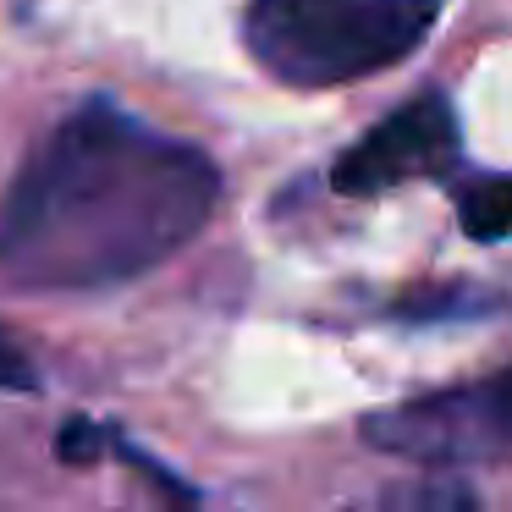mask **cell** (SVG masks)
I'll return each instance as SVG.
<instances>
[{"label": "cell", "instance_id": "7", "mask_svg": "<svg viewBox=\"0 0 512 512\" xmlns=\"http://www.w3.org/2000/svg\"><path fill=\"white\" fill-rule=\"evenodd\" d=\"M0 391H39V375L28 364V353L0 331Z\"/></svg>", "mask_w": 512, "mask_h": 512}, {"label": "cell", "instance_id": "6", "mask_svg": "<svg viewBox=\"0 0 512 512\" xmlns=\"http://www.w3.org/2000/svg\"><path fill=\"white\" fill-rule=\"evenodd\" d=\"M56 452L67 457V463H94V457L105 452V435L94 430L89 419H72V424H61V435H56Z\"/></svg>", "mask_w": 512, "mask_h": 512}, {"label": "cell", "instance_id": "2", "mask_svg": "<svg viewBox=\"0 0 512 512\" xmlns=\"http://www.w3.org/2000/svg\"><path fill=\"white\" fill-rule=\"evenodd\" d=\"M441 0H248L243 45L276 83L331 89L408 61Z\"/></svg>", "mask_w": 512, "mask_h": 512}, {"label": "cell", "instance_id": "1", "mask_svg": "<svg viewBox=\"0 0 512 512\" xmlns=\"http://www.w3.org/2000/svg\"><path fill=\"white\" fill-rule=\"evenodd\" d=\"M221 171L204 149L111 100L61 116L0 193V281L100 292L149 276L210 226Z\"/></svg>", "mask_w": 512, "mask_h": 512}, {"label": "cell", "instance_id": "3", "mask_svg": "<svg viewBox=\"0 0 512 512\" xmlns=\"http://www.w3.org/2000/svg\"><path fill=\"white\" fill-rule=\"evenodd\" d=\"M364 441L419 468H457L512 457V364L468 386L397 402L364 419Z\"/></svg>", "mask_w": 512, "mask_h": 512}, {"label": "cell", "instance_id": "5", "mask_svg": "<svg viewBox=\"0 0 512 512\" xmlns=\"http://www.w3.org/2000/svg\"><path fill=\"white\" fill-rule=\"evenodd\" d=\"M457 199V221L474 243H496V237H512V177H468L452 182Z\"/></svg>", "mask_w": 512, "mask_h": 512}, {"label": "cell", "instance_id": "4", "mask_svg": "<svg viewBox=\"0 0 512 512\" xmlns=\"http://www.w3.org/2000/svg\"><path fill=\"white\" fill-rule=\"evenodd\" d=\"M463 160V127L446 94H413L408 105L369 127L353 149L331 166V188L347 199H375L402 182H441Z\"/></svg>", "mask_w": 512, "mask_h": 512}]
</instances>
